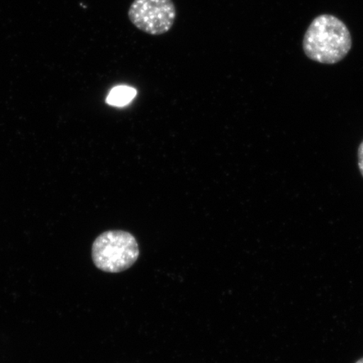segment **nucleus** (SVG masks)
<instances>
[{"instance_id": "2", "label": "nucleus", "mask_w": 363, "mask_h": 363, "mask_svg": "<svg viewBox=\"0 0 363 363\" xmlns=\"http://www.w3.org/2000/svg\"><path fill=\"white\" fill-rule=\"evenodd\" d=\"M140 249L133 234L125 230H108L94 240L92 259L99 270L118 274L129 269L138 261Z\"/></svg>"}, {"instance_id": "4", "label": "nucleus", "mask_w": 363, "mask_h": 363, "mask_svg": "<svg viewBox=\"0 0 363 363\" xmlns=\"http://www.w3.org/2000/svg\"><path fill=\"white\" fill-rule=\"evenodd\" d=\"M138 91L127 85L116 86L111 90L106 99V103L111 106L124 107L133 101Z\"/></svg>"}, {"instance_id": "1", "label": "nucleus", "mask_w": 363, "mask_h": 363, "mask_svg": "<svg viewBox=\"0 0 363 363\" xmlns=\"http://www.w3.org/2000/svg\"><path fill=\"white\" fill-rule=\"evenodd\" d=\"M352 36L347 26L334 16L321 15L312 21L303 40L306 55L323 65H335L352 48Z\"/></svg>"}, {"instance_id": "6", "label": "nucleus", "mask_w": 363, "mask_h": 363, "mask_svg": "<svg viewBox=\"0 0 363 363\" xmlns=\"http://www.w3.org/2000/svg\"><path fill=\"white\" fill-rule=\"evenodd\" d=\"M356 363H363V357L360 360H358Z\"/></svg>"}, {"instance_id": "5", "label": "nucleus", "mask_w": 363, "mask_h": 363, "mask_svg": "<svg viewBox=\"0 0 363 363\" xmlns=\"http://www.w3.org/2000/svg\"><path fill=\"white\" fill-rule=\"evenodd\" d=\"M357 156L358 166H359V170L362 176L363 177V140L361 143L359 147H358Z\"/></svg>"}, {"instance_id": "3", "label": "nucleus", "mask_w": 363, "mask_h": 363, "mask_svg": "<svg viewBox=\"0 0 363 363\" xmlns=\"http://www.w3.org/2000/svg\"><path fill=\"white\" fill-rule=\"evenodd\" d=\"M129 20L143 33L161 35L174 26L177 10L172 0H134L128 11Z\"/></svg>"}]
</instances>
